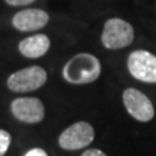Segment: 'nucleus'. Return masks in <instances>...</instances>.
Returning a JSON list of instances; mask_svg holds the SVG:
<instances>
[{
  "instance_id": "nucleus-4",
  "label": "nucleus",
  "mask_w": 156,
  "mask_h": 156,
  "mask_svg": "<svg viewBox=\"0 0 156 156\" xmlns=\"http://www.w3.org/2000/svg\"><path fill=\"white\" fill-rule=\"evenodd\" d=\"M127 69L134 79L156 83V56L147 50H135L127 58Z\"/></svg>"
},
{
  "instance_id": "nucleus-2",
  "label": "nucleus",
  "mask_w": 156,
  "mask_h": 156,
  "mask_svg": "<svg viewBox=\"0 0 156 156\" xmlns=\"http://www.w3.org/2000/svg\"><path fill=\"white\" fill-rule=\"evenodd\" d=\"M101 41L108 50H119L131 45L134 41V28L119 17L109 19L103 27Z\"/></svg>"
},
{
  "instance_id": "nucleus-3",
  "label": "nucleus",
  "mask_w": 156,
  "mask_h": 156,
  "mask_svg": "<svg viewBox=\"0 0 156 156\" xmlns=\"http://www.w3.org/2000/svg\"><path fill=\"white\" fill-rule=\"evenodd\" d=\"M48 74L43 67L28 66L11 74L7 79L8 89L14 93H30L43 87Z\"/></svg>"
},
{
  "instance_id": "nucleus-7",
  "label": "nucleus",
  "mask_w": 156,
  "mask_h": 156,
  "mask_svg": "<svg viewBox=\"0 0 156 156\" xmlns=\"http://www.w3.org/2000/svg\"><path fill=\"white\" fill-rule=\"evenodd\" d=\"M11 111L17 120L26 124L41 123L45 117V108L36 97H17L11 103Z\"/></svg>"
},
{
  "instance_id": "nucleus-12",
  "label": "nucleus",
  "mask_w": 156,
  "mask_h": 156,
  "mask_svg": "<svg viewBox=\"0 0 156 156\" xmlns=\"http://www.w3.org/2000/svg\"><path fill=\"white\" fill-rule=\"evenodd\" d=\"M6 4L9 6H26L34 2L35 0H5Z\"/></svg>"
},
{
  "instance_id": "nucleus-8",
  "label": "nucleus",
  "mask_w": 156,
  "mask_h": 156,
  "mask_svg": "<svg viewBox=\"0 0 156 156\" xmlns=\"http://www.w3.org/2000/svg\"><path fill=\"white\" fill-rule=\"evenodd\" d=\"M49 20H50L49 14L43 9L28 8L17 12L12 19V23L14 28L17 29L19 31L28 33L44 28L49 23Z\"/></svg>"
},
{
  "instance_id": "nucleus-11",
  "label": "nucleus",
  "mask_w": 156,
  "mask_h": 156,
  "mask_svg": "<svg viewBox=\"0 0 156 156\" xmlns=\"http://www.w3.org/2000/svg\"><path fill=\"white\" fill-rule=\"evenodd\" d=\"M81 156H108L101 149H97V148H91V149H87L86 151L82 153Z\"/></svg>"
},
{
  "instance_id": "nucleus-13",
  "label": "nucleus",
  "mask_w": 156,
  "mask_h": 156,
  "mask_svg": "<svg viewBox=\"0 0 156 156\" xmlns=\"http://www.w3.org/2000/svg\"><path fill=\"white\" fill-rule=\"evenodd\" d=\"M24 156H48V154L42 148H33V149L27 151V154Z\"/></svg>"
},
{
  "instance_id": "nucleus-1",
  "label": "nucleus",
  "mask_w": 156,
  "mask_h": 156,
  "mask_svg": "<svg viewBox=\"0 0 156 156\" xmlns=\"http://www.w3.org/2000/svg\"><path fill=\"white\" fill-rule=\"evenodd\" d=\"M102 72L97 57L90 53H78L72 57L62 68V76L71 84H88L96 81Z\"/></svg>"
},
{
  "instance_id": "nucleus-10",
  "label": "nucleus",
  "mask_w": 156,
  "mask_h": 156,
  "mask_svg": "<svg viewBox=\"0 0 156 156\" xmlns=\"http://www.w3.org/2000/svg\"><path fill=\"white\" fill-rule=\"evenodd\" d=\"M12 142V136L6 129L0 128V156H4L7 153Z\"/></svg>"
},
{
  "instance_id": "nucleus-9",
  "label": "nucleus",
  "mask_w": 156,
  "mask_h": 156,
  "mask_svg": "<svg viewBox=\"0 0 156 156\" xmlns=\"http://www.w3.org/2000/svg\"><path fill=\"white\" fill-rule=\"evenodd\" d=\"M50 38L44 34H37L22 39L19 43V51L22 56L36 59L43 57L50 49Z\"/></svg>"
},
{
  "instance_id": "nucleus-5",
  "label": "nucleus",
  "mask_w": 156,
  "mask_h": 156,
  "mask_svg": "<svg viewBox=\"0 0 156 156\" xmlns=\"http://www.w3.org/2000/svg\"><path fill=\"white\" fill-rule=\"evenodd\" d=\"M94 139V127L87 122H76L60 134L58 144L65 151H79L88 147Z\"/></svg>"
},
{
  "instance_id": "nucleus-6",
  "label": "nucleus",
  "mask_w": 156,
  "mask_h": 156,
  "mask_svg": "<svg viewBox=\"0 0 156 156\" xmlns=\"http://www.w3.org/2000/svg\"><path fill=\"white\" fill-rule=\"evenodd\" d=\"M124 105L128 115L141 123L151 122L155 116V109L151 101L142 91L135 88H127L123 93Z\"/></svg>"
}]
</instances>
